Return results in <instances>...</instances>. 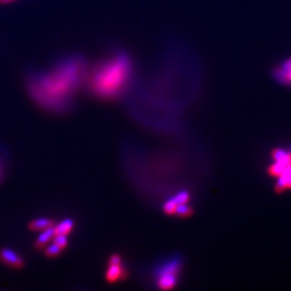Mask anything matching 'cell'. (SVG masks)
<instances>
[{
  "mask_svg": "<svg viewBox=\"0 0 291 291\" xmlns=\"http://www.w3.org/2000/svg\"><path fill=\"white\" fill-rule=\"evenodd\" d=\"M125 276L126 272L122 264H110L109 269L106 272V279L110 283H114L121 278H125Z\"/></svg>",
  "mask_w": 291,
  "mask_h": 291,
  "instance_id": "obj_4",
  "label": "cell"
},
{
  "mask_svg": "<svg viewBox=\"0 0 291 291\" xmlns=\"http://www.w3.org/2000/svg\"><path fill=\"white\" fill-rule=\"evenodd\" d=\"M74 221L71 219H65L54 226V234L56 235H65L67 236L73 230Z\"/></svg>",
  "mask_w": 291,
  "mask_h": 291,
  "instance_id": "obj_9",
  "label": "cell"
},
{
  "mask_svg": "<svg viewBox=\"0 0 291 291\" xmlns=\"http://www.w3.org/2000/svg\"><path fill=\"white\" fill-rule=\"evenodd\" d=\"M175 214L177 216H180V217H189L193 214V209L190 207H188L186 204L177 205V208L175 209Z\"/></svg>",
  "mask_w": 291,
  "mask_h": 291,
  "instance_id": "obj_12",
  "label": "cell"
},
{
  "mask_svg": "<svg viewBox=\"0 0 291 291\" xmlns=\"http://www.w3.org/2000/svg\"><path fill=\"white\" fill-rule=\"evenodd\" d=\"M133 57L125 49H115L89 70L87 82L98 97L113 99L121 96L134 76Z\"/></svg>",
  "mask_w": 291,
  "mask_h": 291,
  "instance_id": "obj_2",
  "label": "cell"
},
{
  "mask_svg": "<svg viewBox=\"0 0 291 291\" xmlns=\"http://www.w3.org/2000/svg\"><path fill=\"white\" fill-rule=\"evenodd\" d=\"M54 243L57 245H58L61 249L63 250L66 248L67 244H68V239H67V236L65 235H56L54 236Z\"/></svg>",
  "mask_w": 291,
  "mask_h": 291,
  "instance_id": "obj_14",
  "label": "cell"
},
{
  "mask_svg": "<svg viewBox=\"0 0 291 291\" xmlns=\"http://www.w3.org/2000/svg\"><path fill=\"white\" fill-rule=\"evenodd\" d=\"M288 189H291V165L287 167L283 174L279 176L275 186V192L281 194Z\"/></svg>",
  "mask_w": 291,
  "mask_h": 291,
  "instance_id": "obj_5",
  "label": "cell"
},
{
  "mask_svg": "<svg viewBox=\"0 0 291 291\" xmlns=\"http://www.w3.org/2000/svg\"><path fill=\"white\" fill-rule=\"evenodd\" d=\"M0 260L14 269H20L24 266V259L22 256H20L14 250L9 248L0 250Z\"/></svg>",
  "mask_w": 291,
  "mask_h": 291,
  "instance_id": "obj_3",
  "label": "cell"
},
{
  "mask_svg": "<svg viewBox=\"0 0 291 291\" xmlns=\"http://www.w3.org/2000/svg\"><path fill=\"white\" fill-rule=\"evenodd\" d=\"M122 259L121 256L118 254H112L110 258V264H121Z\"/></svg>",
  "mask_w": 291,
  "mask_h": 291,
  "instance_id": "obj_17",
  "label": "cell"
},
{
  "mask_svg": "<svg viewBox=\"0 0 291 291\" xmlns=\"http://www.w3.org/2000/svg\"><path fill=\"white\" fill-rule=\"evenodd\" d=\"M89 70L88 60L82 54L62 56L47 68L28 72L26 78L28 94L46 110L65 111L87 82Z\"/></svg>",
  "mask_w": 291,
  "mask_h": 291,
  "instance_id": "obj_1",
  "label": "cell"
},
{
  "mask_svg": "<svg viewBox=\"0 0 291 291\" xmlns=\"http://www.w3.org/2000/svg\"><path fill=\"white\" fill-rule=\"evenodd\" d=\"M176 208H177V204L172 199L171 201L167 202L166 204H165V206H164V211H165L166 214H169V215H171V214H175Z\"/></svg>",
  "mask_w": 291,
  "mask_h": 291,
  "instance_id": "obj_16",
  "label": "cell"
},
{
  "mask_svg": "<svg viewBox=\"0 0 291 291\" xmlns=\"http://www.w3.org/2000/svg\"><path fill=\"white\" fill-rule=\"evenodd\" d=\"M2 176H3V167L0 162V181L2 179Z\"/></svg>",
  "mask_w": 291,
  "mask_h": 291,
  "instance_id": "obj_18",
  "label": "cell"
},
{
  "mask_svg": "<svg viewBox=\"0 0 291 291\" xmlns=\"http://www.w3.org/2000/svg\"><path fill=\"white\" fill-rule=\"evenodd\" d=\"M272 74L274 79L279 83L291 87V69L289 71H284L277 65L272 70Z\"/></svg>",
  "mask_w": 291,
  "mask_h": 291,
  "instance_id": "obj_6",
  "label": "cell"
},
{
  "mask_svg": "<svg viewBox=\"0 0 291 291\" xmlns=\"http://www.w3.org/2000/svg\"><path fill=\"white\" fill-rule=\"evenodd\" d=\"M52 226H54V222L45 218L36 219L29 223V229L31 231H43Z\"/></svg>",
  "mask_w": 291,
  "mask_h": 291,
  "instance_id": "obj_8",
  "label": "cell"
},
{
  "mask_svg": "<svg viewBox=\"0 0 291 291\" xmlns=\"http://www.w3.org/2000/svg\"><path fill=\"white\" fill-rule=\"evenodd\" d=\"M176 276L172 274H165L159 276L158 279V287L161 290H171L175 286Z\"/></svg>",
  "mask_w": 291,
  "mask_h": 291,
  "instance_id": "obj_11",
  "label": "cell"
},
{
  "mask_svg": "<svg viewBox=\"0 0 291 291\" xmlns=\"http://www.w3.org/2000/svg\"><path fill=\"white\" fill-rule=\"evenodd\" d=\"M190 199V194L188 193H181L177 194L173 200L177 204V205H182V204H187Z\"/></svg>",
  "mask_w": 291,
  "mask_h": 291,
  "instance_id": "obj_15",
  "label": "cell"
},
{
  "mask_svg": "<svg viewBox=\"0 0 291 291\" xmlns=\"http://www.w3.org/2000/svg\"><path fill=\"white\" fill-rule=\"evenodd\" d=\"M180 270V261L179 260H174L172 262L163 265L158 270V275H165V274H172L176 276L178 274V272Z\"/></svg>",
  "mask_w": 291,
  "mask_h": 291,
  "instance_id": "obj_7",
  "label": "cell"
},
{
  "mask_svg": "<svg viewBox=\"0 0 291 291\" xmlns=\"http://www.w3.org/2000/svg\"><path fill=\"white\" fill-rule=\"evenodd\" d=\"M55 234H54V226L47 228L45 230L42 231V234L38 236L37 240H36V247L37 248H43L45 247V245L54 237Z\"/></svg>",
  "mask_w": 291,
  "mask_h": 291,
  "instance_id": "obj_10",
  "label": "cell"
},
{
  "mask_svg": "<svg viewBox=\"0 0 291 291\" xmlns=\"http://www.w3.org/2000/svg\"><path fill=\"white\" fill-rule=\"evenodd\" d=\"M61 251H62V249L58 245H57L56 243L53 242V244L49 245L45 249V254L47 256H49V257H56V256H58L61 252Z\"/></svg>",
  "mask_w": 291,
  "mask_h": 291,
  "instance_id": "obj_13",
  "label": "cell"
}]
</instances>
